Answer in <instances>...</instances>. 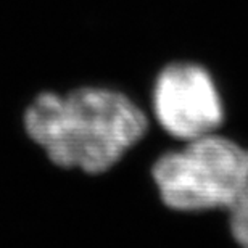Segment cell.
I'll use <instances>...</instances> for the list:
<instances>
[{"mask_svg":"<svg viewBox=\"0 0 248 248\" xmlns=\"http://www.w3.org/2000/svg\"><path fill=\"white\" fill-rule=\"evenodd\" d=\"M153 110L166 132L184 140L213 134L222 123L215 82L202 66L192 63L170 64L158 74Z\"/></svg>","mask_w":248,"mask_h":248,"instance_id":"cell-3","label":"cell"},{"mask_svg":"<svg viewBox=\"0 0 248 248\" xmlns=\"http://www.w3.org/2000/svg\"><path fill=\"white\" fill-rule=\"evenodd\" d=\"M229 210L232 235L242 248H248V184L235 198Z\"/></svg>","mask_w":248,"mask_h":248,"instance_id":"cell-4","label":"cell"},{"mask_svg":"<svg viewBox=\"0 0 248 248\" xmlns=\"http://www.w3.org/2000/svg\"><path fill=\"white\" fill-rule=\"evenodd\" d=\"M24 126L57 166L100 174L140 140L148 121L121 92L79 87L66 95H37L28 107Z\"/></svg>","mask_w":248,"mask_h":248,"instance_id":"cell-1","label":"cell"},{"mask_svg":"<svg viewBox=\"0 0 248 248\" xmlns=\"http://www.w3.org/2000/svg\"><path fill=\"white\" fill-rule=\"evenodd\" d=\"M161 200L179 211L231 208L248 184V150L226 137H197L153 165Z\"/></svg>","mask_w":248,"mask_h":248,"instance_id":"cell-2","label":"cell"}]
</instances>
